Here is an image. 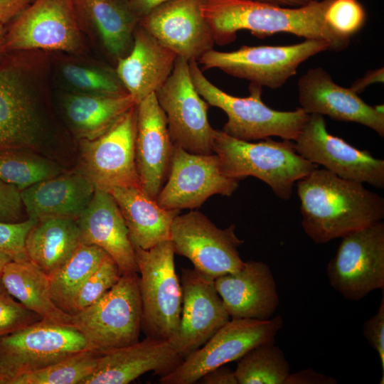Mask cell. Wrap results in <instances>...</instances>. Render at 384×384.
I'll use <instances>...</instances> for the list:
<instances>
[{"instance_id": "obj_47", "label": "cell", "mask_w": 384, "mask_h": 384, "mask_svg": "<svg viewBox=\"0 0 384 384\" xmlns=\"http://www.w3.org/2000/svg\"><path fill=\"white\" fill-rule=\"evenodd\" d=\"M168 1L169 0H128L132 8L140 18L154 8Z\"/></svg>"}, {"instance_id": "obj_11", "label": "cell", "mask_w": 384, "mask_h": 384, "mask_svg": "<svg viewBox=\"0 0 384 384\" xmlns=\"http://www.w3.org/2000/svg\"><path fill=\"white\" fill-rule=\"evenodd\" d=\"M235 230L234 225L220 229L202 213L191 210L174 218L169 240L175 254L188 258L196 270L215 279L244 265L238 252L244 241Z\"/></svg>"}, {"instance_id": "obj_22", "label": "cell", "mask_w": 384, "mask_h": 384, "mask_svg": "<svg viewBox=\"0 0 384 384\" xmlns=\"http://www.w3.org/2000/svg\"><path fill=\"white\" fill-rule=\"evenodd\" d=\"M183 361L169 341L146 337L101 353L94 372L82 384H127L148 372L160 378Z\"/></svg>"}, {"instance_id": "obj_19", "label": "cell", "mask_w": 384, "mask_h": 384, "mask_svg": "<svg viewBox=\"0 0 384 384\" xmlns=\"http://www.w3.org/2000/svg\"><path fill=\"white\" fill-rule=\"evenodd\" d=\"M0 63V149L37 150L41 127L26 82L23 65L16 55Z\"/></svg>"}, {"instance_id": "obj_30", "label": "cell", "mask_w": 384, "mask_h": 384, "mask_svg": "<svg viewBox=\"0 0 384 384\" xmlns=\"http://www.w3.org/2000/svg\"><path fill=\"white\" fill-rule=\"evenodd\" d=\"M0 279L11 295L42 320L70 326L71 315L60 309L52 299L48 276L30 260L10 261Z\"/></svg>"}, {"instance_id": "obj_46", "label": "cell", "mask_w": 384, "mask_h": 384, "mask_svg": "<svg viewBox=\"0 0 384 384\" xmlns=\"http://www.w3.org/2000/svg\"><path fill=\"white\" fill-rule=\"evenodd\" d=\"M383 67L378 69L368 71L364 76L354 81L351 89L357 94L363 92L366 87L376 82H383Z\"/></svg>"}, {"instance_id": "obj_33", "label": "cell", "mask_w": 384, "mask_h": 384, "mask_svg": "<svg viewBox=\"0 0 384 384\" xmlns=\"http://www.w3.org/2000/svg\"><path fill=\"white\" fill-rule=\"evenodd\" d=\"M63 172L59 164L30 148L0 149V180L20 191Z\"/></svg>"}, {"instance_id": "obj_31", "label": "cell", "mask_w": 384, "mask_h": 384, "mask_svg": "<svg viewBox=\"0 0 384 384\" xmlns=\"http://www.w3.org/2000/svg\"><path fill=\"white\" fill-rule=\"evenodd\" d=\"M136 105L129 94L117 96L82 94L68 96L64 107L74 133L82 140L102 134Z\"/></svg>"}, {"instance_id": "obj_1", "label": "cell", "mask_w": 384, "mask_h": 384, "mask_svg": "<svg viewBox=\"0 0 384 384\" xmlns=\"http://www.w3.org/2000/svg\"><path fill=\"white\" fill-rule=\"evenodd\" d=\"M296 183L303 229L316 244L342 238L384 218V198L362 183L316 167Z\"/></svg>"}, {"instance_id": "obj_8", "label": "cell", "mask_w": 384, "mask_h": 384, "mask_svg": "<svg viewBox=\"0 0 384 384\" xmlns=\"http://www.w3.org/2000/svg\"><path fill=\"white\" fill-rule=\"evenodd\" d=\"M87 349L86 338L73 326L41 320L0 336V384H11L22 375Z\"/></svg>"}, {"instance_id": "obj_12", "label": "cell", "mask_w": 384, "mask_h": 384, "mask_svg": "<svg viewBox=\"0 0 384 384\" xmlns=\"http://www.w3.org/2000/svg\"><path fill=\"white\" fill-rule=\"evenodd\" d=\"M136 105L108 130L80 140L78 170L95 189L141 187L135 162Z\"/></svg>"}, {"instance_id": "obj_39", "label": "cell", "mask_w": 384, "mask_h": 384, "mask_svg": "<svg viewBox=\"0 0 384 384\" xmlns=\"http://www.w3.org/2000/svg\"><path fill=\"white\" fill-rule=\"evenodd\" d=\"M42 320L6 289L0 279V336L11 334Z\"/></svg>"}, {"instance_id": "obj_38", "label": "cell", "mask_w": 384, "mask_h": 384, "mask_svg": "<svg viewBox=\"0 0 384 384\" xmlns=\"http://www.w3.org/2000/svg\"><path fill=\"white\" fill-rule=\"evenodd\" d=\"M324 19L334 31L350 38L364 26L366 12L358 0H330Z\"/></svg>"}, {"instance_id": "obj_3", "label": "cell", "mask_w": 384, "mask_h": 384, "mask_svg": "<svg viewBox=\"0 0 384 384\" xmlns=\"http://www.w3.org/2000/svg\"><path fill=\"white\" fill-rule=\"evenodd\" d=\"M258 142L232 137L215 130L213 152L223 172L238 181L255 177L267 184L282 200L291 198L294 184L317 167L300 156L294 142L270 137Z\"/></svg>"}, {"instance_id": "obj_50", "label": "cell", "mask_w": 384, "mask_h": 384, "mask_svg": "<svg viewBox=\"0 0 384 384\" xmlns=\"http://www.w3.org/2000/svg\"><path fill=\"white\" fill-rule=\"evenodd\" d=\"M11 260H13L9 255L0 252V277L6 265Z\"/></svg>"}, {"instance_id": "obj_41", "label": "cell", "mask_w": 384, "mask_h": 384, "mask_svg": "<svg viewBox=\"0 0 384 384\" xmlns=\"http://www.w3.org/2000/svg\"><path fill=\"white\" fill-rule=\"evenodd\" d=\"M27 219L21 191L0 180V221L18 223Z\"/></svg>"}, {"instance_id": "obj_48", "label": "cell", "mask_w": 384, "mask_h": 384, "mask_svg": "<svg viewBox=\"0 0 384 384\" xmlns=\"http://www.w3.org/2000/svg\"><path fill=\"white\" fill-rule=\"evenodd\" d=\"M262 2L270 3L272 4L288 6L297 7L307 4L311 0H252Z\"/></svg>"}, {"instance_id": "obj_23", "label": "cell", "mask_w": 384, "mask_h": 384, "mask_svg": "<svg viewBox=\"0 0 384 384\" xmlns=\"http://www.w3.org/2000/svg\"><path fill=\"white\" fill-rule=\"evenodd\" d=\"M214 284L230 319H268L279 304L274 276L262 261L245 262L238 271L215 279Z\"/></svg>"}, {"instance_id": "obj_45", "label": "cell", "mask_w": 384, "mask_h": 384, "mask_svg": "<svg viewBox=\"0 0 384 384\" xmlns=\"http://www.w3.org/2000/svg\"><path fill=\"white\" fill-rule=\"evenodd\" d=\"M33 0H0V23L12 21L26 9Z\"/></svg>"}, {"instance_id": "obj_43", "label": "cell", "mask_w": 384, "mask_h": 384, "mask_svg": "<svg viewBox=\"0 0 384 384\" xmlns=\"http://www.w3.org/2000/svg\"><path fill=\"white\" fill-rule=\"evenodd\" d=\"M336 380L312 369H303L289 373L284 384H335Z\"/></svg>"}, {"instance_id": "obj_7", "label": "cell", "mask_w": 384, "mask_h": 384, "mask_svg": "<svg viewBox=\"0 0 384 384\" xmlns=\"http://www.w3.org/2000/svg\"><path fill=\"white\" fill-rule=\"evenodd\" d=\"M328 50L331 46L324 41L305 39L287 46H243L230 52L211 49L197 62L204 70L218 68L251 83L277 89L297 74L300 64Z\"/></svg>"}, {"instance_id": "obj_18", "label": "cell", "mask_w": 384, "mask_h": 384, "mask_svg": "<svg viewBox=\"0 0 384 384\" xmlns=\"http://www.w3.org/2000/svg\"><path fill=\"white\" fill-rule=\"evenodd\" d=\"M181 284V319L177 334L171 343L184 358L201 347L230 317L214 279L194 268H183Z\"/></svg>"}, {"instance_id": "obj_5", "label": "cell", "mask_w": 384, "mask_h": 384, "mask_svg": "<svg viewBox=\"0 0 384 384\" xmlns=\"http://www.w3.org/2000/svg\"><path fill=\"white\" fill-rule=\"evenodd\" d=\"M70 315V326L100 354L137 342L142 319L138 272L123 273L97 301Z\"/></svg>"}, {"instance_id": "obj_4", "label": "cell", "mask_w": 384, "mask_h": 384, "mask_svg": "<svg viewBox=\"0 0 384 384\" xmlns=\"http://www.w3.org/2000/svg\"><path fill=\"white\" fill-rule=\"evenodd\" d=\"M193 85L208 105L222 110L228 117L222 131L244 141L279 137L294 142L305 125L309 114L302 108L279 111L270 108L262 100V87L250 83V95H231L210 82L196 60L189 61Z\"/></svg>"}, {"instance_id": "obj_37", "label": "cell", "mask_w": 384, "mask_h": 384, "mask_svg": "<svg viewBox=\"0 0 384 384\" xmlns=\"http://www.w3.org/2000/svg\"><path fill=\"white\" fill-rule=\"evenodd\" d=\"M121 275L116 262L107 255L80 288L74 301L73 314L97 301L117 282Z\"/></svg>"}, {"instance_id": "obj_15", "label": "cell", "mask_w": 384, "mask_h": 384, "mask_svg": "<svg viewBox=\"0 0 384 384\" xmlns=\"http://www.w3.org/2000/svg\"><path fill=\"white\" fill-rule=\"evenodd\" d=\"M294 145L303 158L338 177L384 188V161L330 134L322 115L309 114Z\"/></svg>"}, {"instance_id": "obj_9", "label": "cell", "mask_w": 384, "mask_h": 384, "mask_svg": "<svg viewBox=\"0 0 384 384\" xmlns=\"http://www.w3.org/2000/svg\"><path fill=\"white\" fill-rule=\"evenodd\" d=\"M284 325L277 315L265 320L230 319L201 347L183 358L171 373L160 377L161 384H193L207 372L238 361L251 349L274 343Z\"/></svg>"}, {"instance_id": "obj_14", "label": "cell", "mask_w": 384, "mask_h": 384, "mask_svg": "<svg viewBox=\"0 0 384 384\" xmlns=\"http://www.w3.org/2000/svg\"><path fill=\"white\" fill-rule=\"evenodd\" d=\"M80 23L74 0H33L6 29V50L75 52L82 46Z\"/></svg>"}, {"instance_id": "obj_35", "label": "cell", "mask_w": 384, "mask_h": 384, "mask_svg": "<svg viewBox=\"0 0 384 384\" xmlns=\"http://www.w3.org/2000/svg\"><path fill=\"white\" fill-rule=\"evenodd\" d=\"M100 353L80 351L40 370L22 375L11 384H82L95 370Z\"/></svg>"}, {"instance_id": "obj_2", "label": "cell", "mask_w": 384, "mask_h": 384, "mask_svg": "<svg viewBox=\"0 0 384 384\" xmlns=\"http://www.w3.org/2000/svg\"><path fill=\"white\" fill-rule=\"evenodd\" d=\"M329 2L311 0L304 6L287 7L252 0H203L201 10L218 45L233 42L238 31L247 30L261 38L288 33L321 40L331 50H341L348 46L350 38L338 35L326 23Z\"/></svg>"}, {"instance_id": "obj_25", "label": "cell", "mask_w": 384, "mask_h": 384, "mask_svg": "<svg viewBox=\"0 0 384 384\" xmlns=\"http://www.w3.org/2000/svg\"><path fill=\"white\" fill-rule=\"evenodd\" d=\"M177 55L139 25L129 52L118 59L116 75L138 104L155 93L171 75Z\"/></svg>"}, {"instance_id": "obj_28", "label": "cell", "mask_w": 384, "mask_h": 384, "mask_svg": "<svg viewBox=\"0 0 384 384\" xmlns=\"http://www.w3.org/2000/svg\"><path fill=\"white\" fill-rule=\"evenodd\" d=\"M80 21L97 31L107 50L117 58L130 50L139 16L128 0H74Z\"/></svg>"}, {"instance_id": "obj_20", "label": "cell", "mask_w": 384, "mask_h": 384, "mask_svg": "<svg viewBox=\"0 0 384 384\" xmlns=\"http://www.w3.org/2000/svg\"><path fill=\"white\" fill-rule=\"evenodd\" d=\"M299 102L307 114L361 124L384 136L383 105L366 103L350 87L336 84L321 67L309 69L298 81Z\"/></svg>"}, {"instance_id": "obj_26", "label": "cell", "mask_w": 384, "mask_h": 384, "mask_svg": "<svg viewBox=\"0 0 384 384\" xmlns=\"http://www.w3.org/2000/svg\"><path fill=\"white\" fill-rule=\"evenodd\" d=\"M95 188L78 170L62 172L21 191L27 218L78 219L90 204Z\"/></svg>"}, {"instance_id": "obj_27", "label": "cell", "mask_w": 384, "mask_h": 384, "mask_svg": "<svg viewBox=\"0 0 384 384\" xmlns=\"http://www.w3.org/2000/svg\"><path fill=\"white\" fill-rule=\"evenodd\" d=\"M107 192L122 213L134 247L148 250L169 240L173 221L180 210L161 207L141 187L114 188Z\"/></svg>"}, {"instance_id": "obj_29", "label": "cell", "mask_w": 384, "mask_h": 384, "mask_svg": "<svg viewBox=\"0 0 384 384\" xmlns=\"http://www.w3.org/2000/svg\"><path fill=\"white\" fill-rule=\"evenodd\" d=\"M77 219L49 218L37 221L27 235L26 256L50 276L82 244Z\"/></svg>"}, {"instance_id": "obj_36", "label": "cell", "mask_w": 384, "mask_h": 384, "mask_svg": "<svg viewBox=\"0 0 384 384\" xmlns=\"http://www.w3.org/2000/svg\"><path fill=\"white\" fill-rule=\"evenodd\" d=\"M65 80L87 94L117 96L128 94L117 75L108 71L78 65H65Z\"/></svg>"}, {"instance_id": "obj_16", "label": "cell", "mask_w": 384, "mask_h": 384, "mask_svg": "<svg viewBox=\"0 0 384 384\" xmlns=\"http://www.w3.org/2000/svg\"><path fill=\"white\" fill-rule=\"evenodd\" d=\"M238 186L239 181L223 172L215 153L193 154L174 145L169 176L156 201L166 209L192 210L213 195L230 196Z\"/></svg>"}, {"instance_id": "obj_42", "label": "cell", "mask_w": 384, "mask_h": 384, "mask_svg": "<svg viewBox=\"0 0 384 384\" xmlns=\"http://www.w3.org/2000/svg\"><path fill=\"white\" fill-rule=\"evenodd\" d=\"M363 334L369 345L378 353L382 368L380 384L384 383V292L375 315L363 325Z\"/></svg>"}, {"instance_id": "obj_24", "label": "cell", "mask_w": 384, "mask_h": 384, "mask_svg": "<svg viewBox=\"0 0 384 384\" xmlns=\"http://www.w3.org/2000/svg\"><path fill=\"white\" fill-rule=\"evenodd\" d=\"M76 220L82 243L97 245L105 251L122 274L138 272L134 248L124 218L109 192L95 189L90 204Z\"/></svg>"}, {"instance_id": "obj_40", "label": "cell", "mask_w": 384, "mask_h": 384, "mask_svg": "<svg viewBox=\"0 0 384 384\" xmlns=\"http://www.w3.org/2000/svg\"><path fill=\"white\" fill-rule=\"evenodd\" d=\"M36 223L31 218L18 223L0 221V252L13 260H28L25 250L26 238Z\"/></svg>"}, {"instance_id": "obj_32", "label": "cell", "mask_w": 384, "mask_h": 384, "mask_svg": "<svg viewBox=\"0 0 384 384\" xmlns=\"http://www.w3.org/2000/svg\"><path fill=\"white\" fill-rule=\"evenodd\" d=\"M107 255L97 245L81 244L60 268L48 276L54 303L63 311L72 314L80 288Z\"/></svg>"}, {"instance_id": "obj_49", "label": "cell", "mask_w": 384, "mask_h": 384, "mask_svg": "<svg viewBox=\"0 0 384 384\" xmlns=\"http://www.w3.org/2000/svg\"><path fill=\"white\" fill-rule=\"evenodd\" d=\"M6 28L4 25L0 23V63L9 53L6 48Z\"/></svg>"}, {"instance_id": "obj_34", "label": "cell", "mask_w": 384, "mask_h": 384, "mask_svg": "<svg viewBox=\"0 0 384 384\" xmlns=\"http://www.w3.org/2000/svg\"><path fill=\"white\" fill-rule=\"evenodd\" d=\"M234 371L238 384H284L290 366L282 350L270 343L248 351Z\"/></svg>"}, {"instance_id": "obj_44", "label": "cell", "mask_w": 384, "mask_h": 384, "mask_svg": "<svg viewBox=\"0 0 384 384\" xmlns=\"http://www.w3.org/2000/svg\"><path fill=\"white\" fill-rule=\"evenodd\" d=\"M197 383L201 384H238L235 371L225 365L207 372L199 378Z\"/></svg>"}, {"instance_id": "obj_10", "label": "cell", "mask_w": 384, "mask_h": 384, "mask_svg": "<svg viewBox=\"0 0 384 384\" xmlns=\"http://www.w3.org/2000/svg\"><path fill=\"white\" fill-rule=\"evenodd\" d=\"M155 95L174 144L193 154H213L215 129L208 119V104L193 85L187 60L176 58L171 75Z\"/></svg>"}, {"instance_id": "obj_17", "label": "cell", "mask_w": 384, "mask_h": 384, "mask_svg": "<svg viewBox=\"0 0 384 384\" xmlns=\"http://www.w3.org/2000/svg\"><path fill=\"white\" fill-rule=\"evenodd\" d=\"M203 0H169L142 16L139 25L188 62L197 61L215 44L202 14Z\"/></svg>"}, {"instance_id": "obj_6", "label": "cell", "mask_w": 384, "mask_h": 384, "mask_svg": "<svg viewBox=\"0 0 384 384\" xmlns=\"http://www.w3.org/2000/svg\"><path fill=\"white\" fill-rule=\"evenodd\" d=\"M139 276L142 331L146 337L175 338L181 319L182 289L170 240L144 250L134 247Z\"/></svg>"}, {"instance_id": "obj_21", "label": "cell", "mask_w": 384, "mask_h": 384, "mask_svg": "<svg viewBox=\"0 0 384 384\" xmlns=\"http://www.w3.org/2000/svg\"><path fill=\"white\" fill-rule=\"evenodd\" d=\"M135 162L142 189L156 199L171 168L174 144L155 93L136 105Z\"/></svg>"}, {"instance_id": "obj_13", "label": "cell", "mask_w": 384, "mask_h": 384, "mask_svg": "<svg viewBox=\"0 0 384 384\" xmlns=\"http://www.w3.org/2000/svg\"><path fill=\"white\" fill-rule=\"evenodd\" d=\"M327 265L331 287L351 301L384 290V223L381 220L341 238Z\"/></svg>"}]
</instances>
